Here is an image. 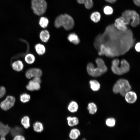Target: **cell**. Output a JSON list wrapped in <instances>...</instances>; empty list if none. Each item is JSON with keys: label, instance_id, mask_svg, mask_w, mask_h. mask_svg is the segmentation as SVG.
<instances>
[{"label": "cell", "instance_id": "1", "mask_svg": "<svg viewBox=\"0 0 140 140\" xmlns=\"http://www.w3.org/2000/svg\"><path fill=\"white\" fill-rule=\"evenodd\" d=\"M134 42L132 32L129 27L126 31H121L111 24L106 27L102 34L101 44L109 48L114 57L128 52Z\"/></svg>", "mask_w": 140, "mask_h": 140}, {"label": "cell", "instance_id": "2", "mask_svg": "<svg viewBox=\"0 0 140 140\" xmlns=\"http://www.w3.org/2000/svg\"><path fill=\"white\" fill-rule=\"evenodd\" d=\"M95 62L97 66L95 67L93 64L89 62L87 66V71L91 76L94 77L100 76L106 73L108 68L103 59L100 58H96Z\"/></svg>", "mask_w": 140, "mask_h": 140}, {"label": "cell", "instance_id": "3", "mask_svg": "<svg viewBox=\"0 0 140 140\" xmlns=\"http://www.w3.org/2000/svg\"><path fill=\"white\" fill-rule=\"evenodd\" d=\"M74 22L73 18L69 15L65 14L58 16L55 19L54 25L57 28L62 26L67 30H71L73 27Z\"/></svg>", "mask_w": 140, "mask_h": 140}, {"label": "cell", "instance_id": "4", "mask_svg": "<svg viewBox=\"0 0 140 140\" xmlns=\"http://www.w3.org/2000/svg\"><path fill=\"white\" fill-rule=\"evenodd\" d=\"M118 59H114L111 62V67L112 72L115 74L122 75L128 73L130 70V66L128 61L124 59H122L120 64Z\"/></svg>", "mask_w": 140, "mask_h": 140}, {"label": "cell", "instance_id": "5", "mask_svg": "<svg viewBox=\"0 0 140 140\" xmlns=\"http://www.w3.org/2000/svg\"><path fill=\"white\" fill-rule=\"evenodd\" d=\"M122 15L125 22L132 27H136L140 23L139 15L134 10H125L122 13Z\"/></svg>", "mask_w": 140, "mask_h": 140}, {"label": "cell", "instance_id": "6", "mask_svg": "<svg viewBox=\"0 0 140 140\" xmlns=\"http://www.w3.org/2000/svg\"><path fill=\"white\" fill-rule=\"evenodd\" d=\"M131 87L128 81L125 79H120L118 80L114 85L113 88L115 94L119 93L124 96L129 91L131 90Z\"/></svg>", "mask_w": 140, "mask_h": 140}, {"label": "cell", "instance_id": "7", "mask_svg": "<svg viewBox=\"0 0 140 140\" xmlns=\"http://www.w3.org/2000/svg\"><path fill=\"white\" fill-rule=\"evenodd\" d=\"M31 7L35 15L41 16L46 11L47 3L45 0H31Z\"/></svg>", "mask_w": 140, "mask_h": 140}, {"label": "cell", "instance_id": "8", "mask_svg": "<svg viewBox=\"0 0 140 140\" xmlns=\"http://www.w3.org/2000/svg\"><path fill=\"white\" fill-rule=\"evenodd\" d=\"M15 101V99L13 96H8L5 99L0 103L1 108L4 110H7L13 107Z\"/></svg>", "mask_w": 140, "mask_h": 140}, {"label": "cell", "instance_id": "9", "mask_svg": "<svg viewBox=\"0 0 140 140\" xmlns=\"http://www.w3.org/2000/svg\"><path fill=\"white\" fill-rule=\"evenodd\" d=\"M114 25L117 29L121 31H126L129 28L127 26L128 24L122 16L116 19Z\"/></svg>", "mask_w": 140, "mask_h": 140}, {"label": "cell", "instance_id": "10", "mask_svg": "<svg viewBox=\"0 0 140 140\" xmlns=\"http://www.w3.org/2000/svg\"><path fill=\"white\" fill-rule=\"evenodd\" d=\"M42 74V72L40 69L34 68L28 69L25 72V75L27 79H30L36 77H41Z\"/></svg>", "mask_w": 140, "mask_h": 140}, {"label": "cell", "instance_id": "11", "mask_svg": "<svg viewBox=\"0 0 140 140\" xmlns=\"http://www.w3.org/2000/svg\"><path fill=\"white\" fill-rule=\"evenodd\" d=\"M10 130L8 125H5L0 121V140H5V137L10 132Z\"/></svg>", "mask_w": 140, "mask_h": 140}, {"label": "cell", "instance_id": "12", "mask_svg": "<svg viewBox=\"0 0 140 140\" xmlns=\"http://www.w3.org/2000/svg\"><path fill=\"white\" fill-rule=\"evenodd\" d=\"M124 97L126 101L129 103H133L135 102L137 98L136 93L131 90L128 92Z\"/></svg>", "mask_w": 140, "mask_h": 140}, {"label": "cell", "instance_id": "13", "mask_svg": "<svg viewBox=\"0 0 140 140\" xmlns=\"http://www.w3.org/2000/svg\"><path fill=\"white\" fill-rule=\"evenodd\" d=\"M26 88L27 90L32 91L39 90L40 89L41 86L40 84L31 80L29 81L26 86Z\"/></svg>", "mask_w": 140, "mask_h": 140}, {"label": "cell", "instance_id": "14", "mask_svg": "<svg viewBox=\"0 0 140 140\" xmlns=\"http://www.w3.org/2000/svg\"><path fill=\"white\" fill-rule=\"evenodd\" d=\"M81 135L80 131L78 128H73L71 129L69 133L68 136L71 140H76Z\"/></svg>", "mask_w": 140, "mask_h": 140}, {"label": "cell", "instance_id": "15", "mask_svg": "<svg viewBox=\"0 0 140 140\" xmlns=\"http://www.w3.org/2000/svg\"><path fill=\"white\" fill-rule=\"evenodd\" d=\"M12 66L14 70L20 72L23 69L24 65L22 61L18 60L13 62L12 64Z\"/></svg>", "mask_w": 140, "mask_h": 140}, {"label": "cell", "instance_id": "16", "mask_svg": "<svg viewBox=\"0 0 140 140\" xmlns=\"http://www.w3.org/2000/svg\"><path fill=\"white\" fill-rule=\"evenodd\" d=\"M68 125L70 127H72L77 125L79 120L78 117L75 116H68L66 118Z\"/></svg>", "mask_w": 140, "mask_h": 140}, {"label": "cell", "instance_id": "17", "mask_svg": "<svg viewBox=\"0 0 140 140\" xmlns=\"http://www.w3.org/2000/svg\"><path fill=\"white\" fill-rule=\"evenodd\" d=\"M67 108L69 112L71 113H74L77 111L79 108V106L76 101H73L69 103Z\"/></svg>", "mask_w": 140, "mask_h": 140}, {"label": "cell", "instance_id": "18", "mask_svg": "<svg viewBox=\"0 0 140 140\" xmlns=\"http://www.w3.org/2000/svg\"><path fill=\"white\" fill-rule=\"evenodd\" d=\"M67 39L70 42L75 45H77L80 42V40L78 36L74 33L69 34L67 37Z\"/></svg>", "mask_w": 140, "mask_h": 140}, {"label": "cell", "instance_id": "19", "mask_svg": "<svg viewBox=\"0 0 140 140\" xmlns=\"http://www.w3.org/2000/svg\"><path fill=\"white\" fill-rule=\"evenodd\" d=\"M39 37L41 40L43 42H47L50 38V34L47 30H43L39 34Z\"/></svg>", "mask_w": 140, "mask_h": 140}, {"label": "cell", "instance_id": "20", "mask_svg": "<svg viewBox=\"0 0 140 140\" xmlns=\"http://www.w3.org/2000/svg\"><path fill=\"white\" fill-rule=\"evenodd\" d=\"M33 129L34 131L37 133H41L44 130V126L42 123L37 121L33 124Z\"/></svg>", "mask_w": 140, "mask_h": 140}, {"label": "cell", "instance_id": "21", "mask_svg": "<svg viewBox=\"0 0 140 140\" xmlns=\"http://www.w3.org/2000/svg\"><path fill=\"white\" fill-rule=\"evenodd\" d=\"M89 83L90 88L93 91H97L100 88V84L96 80H90L89 81Z\"/></svg>", "mask_w": 140, "mask_h": 140}, {"label": "cell", "instance_id": "22", "mask_svg": "<svg viewBox=\"0 0 140 140\" xmlns=\"http://www.w3.org/2000/svg\"><path fill=\"white\" fill-rule=\"evenodd\" d=\"M23 129L21 127L16 126L11 129L10 132L11 135L13 137L18 135H20L23 132Z\"/></svg>", "mask_w": 140, "mask_h": 140}, {"label": "cell", "instance_id": "23", "mask_svg": "<svg viewBox=\"0 0 140 140\" xmlns=\"http://www.w3.org/2000/svg\"><path fill=\"white\" fill-rule=\"evenodd\" d=\"M77 2L80 4H84L86 8L90 9L92 8L93 3L92 0H77Z\"/></svg>", "mask_w": 140, "mask_h": 140}, {"label": "cell", "instance_id": "24", "mask_svg": "<svg viewBox=\"0 0 140 140\" xmlns=\"http://www.w3.org/2000/svg\"><path fill=\"white\" fill-rule=\"evenodd\" d=\"M35 48L37 53L39 55H42L45 52V46L42 44H38L36 45Z\"/></svg>", "mask_w": 140, "mask_h": 140}, {"label": "cell", "instance_id": "25", "mask_svg": "<svg viewBox=\"0 0 140 140\" xmlns=\"http://www.w3.org/2000/svg\"><path fill=\"white\" fill-rule=\"evenodd\" d=\"M102 34H98L95 38L94 42V46L95 48L98 51L101 44Z\"/></svg>", "mask_w": 140, "mask_h": 140}, {"label": "cell", "instance_id": "26", "mask_svg": "<svg viewBox=\"0 0 140 140\" xmlns=\"http://www.w3.org/2000/svg\"><path fill=\"white\" fill-rule=\"evenodd\" d=\"M101 15L98 12L95 11L92 13L90 16V18L92 21L94 23H97L100 20Z\"/></svg>", "mask_w": 140, "mask_h": 140}, {"label": "cell", "instance_id": "27", "mask_svg": "<svg viewBox=\"0 0 140 140\" xmlns=\"http://www.w3.org/2000/svg\"><path fill=\"white\" fill-rule=\"evenodd\" d=\"M24 60L27 64H31L33 63L35 60L34 56L31 53L27 54L25 57Z\"/></svg>", "mask_w": 140, "mask_h": 140}, {"label": "cell", "instance_id": "28", "mask_svg": "<svg viewBox=\"0 0 140 140\" xmlns=\"http://www.w3.org/2000/svg\"><path fill=\"white\" fill-rule=\"evenodd\" d=\"M87 109L89 110V113L91 114H94L97 110L96 105L93 102L90 103L88 104Z\"/></svg>", "mask_w": 140, "mask_h": 140}, {"label": "cell", "instance_id": "29", "mask_svg": "<svg viewBox=\"0 0 140 140\" xmlns=\"http://www.w3.org/2000/svg\"><path fill=\"white\" fill-rule=\"evenodd\" d=\"M21 123L25 128H28L30 126L29 117L27 116H24L21 119Z\"/></svg>", "mask_w": 140, "mask_h": 140}, {"label": "cell", "instance_id": "30", "mask_svg": "<svg viewBox=\"0 0 140 140\" xmlns=\"http://www.w3.org/2000/svg\"><path fill=\"white\" fill-rule=\"evenodd\" d=\"M48 23L49 21L47 18L42 17L40 19L39 24L41 27L44 28L47 27Z\"/></svg>", "mask_w": 140, "mask_h": 140}, {"label": "cell", "instance_id": "31", "mask_svg": "<svg viewBox=\"0 0 140 140\" xmlns=\"http://www.w3.org/2000/svg\"><path fill=\"white\" fill-rule=\"evenodd\" d=\"M106 123L107 125L110 127H114L116 124L115 119L113 117L109 118L106 120Z\"/></svg>", "mask_w": 140, "mask_h": 140}, {"label": "cell", "instance_id": "32", "mask_svg": "<svg viewBox=\"0 0 140 140\" xmlns=\"http://www.w3.org/2000/svg\"><path fill=\"white\" fill-rule=\"evenodd\" d=\"M30 99V96L27 93H24L21 95L20 96V100L23 103H26L28 102Z\"/></svg>", "mask_w": 140, "mask_h": 140}, {"label": "cell", "instance_id": "33", "mask_svg": "<svg viewBox=\"0 0 140 140\" xmlns=\"http://www.w3.org/2000/svg\"><path fill=\"white\" fill-rule=\"evenodd\" d=\"M103 12L106 15H110L113 13V10L111 6H106L103 9Z\"/></svg>", "mask_w": 140, "mask_h": 140}, {"label": "cell", "instance_id": "34", "mask_svg": "<svg viewBox=\"0 0 140 140\" xmlns=\"http://www.w3.org/2000/svg\"><path fill=\"white\" fill-rule=\"evenodd\" d=\"M6 93L5 88L3 86L0 87V99L4 96Z\"/></svg>", "mask_w": 140, "mask_h": 140}, {"label": "cell", "instance_id": "35", "mask_svg": "<svg viewBox=\"0 0 140 140\" xmlns=\"http://www.w3.org/2000/svg\"><path fill=\"white\" fill-rule=\"evenodd\" d=\"M13 140H25L24 136L22 135H18L14 137Z\"/></svg>", "mask_w": 140, "mask_h": 140}, {"label": "cell", "instance_id": "36", "mask_svg": "<svg viewBox=\"0 0 140 140\" xmlns=\"http://www.w3.org/2000/svg\"><path fill=\"white\" fill-rule=\"evenodd\" d=\"M33 81L40 84L41 83V80L40 77H36L33 78L32 80Z\"/></svg>", "mask_w": 140, "mask_h": 140}, {"label": "cell", "instance_id": "37", "mask_svg": "<svg viewBox=\"0 0 140 140\" xmlns=\"http://www.w3.org/2000/svg\"><path fill=\"white\" fill-rule=\"evenodd\" d=\"M135 48L136 50L138 52H139L140 51V43L138 42L136 44Z\"/></svg>", "mask_w": 140, "mask_h": 140}, {"label": "cell", "instance_id": "38", "mask_svg": "<svg viewBox=\"0 0 140 140\" xmlns=\"http://www.w3.org/2000/svg\"><path fill=\"white\" fill-rule=\"evenodd\" d=\"M140 0H133L134 4L137 6H139L140 5Z\"/></svg>", "mask_w": 140, "mask_h": 140}, {"label": "cell", "instance_id": "39", "mask_svg": "<svg viewBox=\"0 0 140 140\" xmlns=\"http://www.w3.org/2000/svg\"><path fill=\"white\" fill-rule=\"evenodd\" d=\"M106 2L110 3H115L116 0H105Z\"/></svg>", "mask_w": 140, "mask_h": 140}, {"label": "cell", "instance_id": "40", "mask_svg": "<svg viewBox=\"0 0 140 140\" xmlns=\"http://www.w3.org/2000/svg\"><path fill=\"white\" fill-rule=\"evenodd\" d=\"M81 140H87L85 138H83Z\"/></svg>", "mask_w": 140, "mask_h": 140}, {"label": "cell", "instance_id": "41", "mask_svg": "<svg viewBox=\"0 0 140 140\" xmlns=\"http://www.w3.org/2000/svg\"><path fill=\"white\" fill-rule=\"evenodd\" d=\"M71 140L70 139V140Z\"/></svg>", "mask_w": 140, "mask_h": 140}, {"label": "cell", "instance_id": "42", "mask_svg": "<svg viewBox=\"0 0 140 140\" xmlns=\"http://www.w3.org/2000/svg\"></svg>", "mask_w": 140, "mask_h": 140}]
</instances>
